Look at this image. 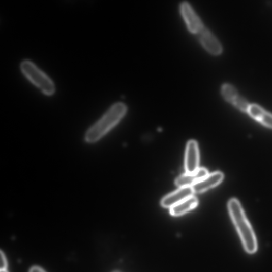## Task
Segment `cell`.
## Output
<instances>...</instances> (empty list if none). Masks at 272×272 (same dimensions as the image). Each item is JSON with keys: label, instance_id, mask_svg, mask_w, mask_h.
Instances as JSON below:
<instances>
[{"label": "cell", "instance_id": "obj_3", "mask_svg": "<svg viewBox=\"0 0 272 272\" xmlns=\"http://www.w3.org/2000/svg\"><path fill=\"white\" fill-rule=\"evenodd\" d=\"M20 69L25 77L46 96H52L56 92L53 80L34 63L25 60L21 62Z\"/></svg>", "mask_w": 272, "mask_h": 272}, {"label": "cell", "instance_id": "obj_1", "mask_svg": "<svg viewBox=\"0 0 272 272\" xmlns=\"http://www.w3.org/2000/svg\"><path fill=\"white\" fill-rule=\"evenodd\" d=\"M228 208L232 221L245 251L248 254H254L258 249L257 240L239 201L236 198H231L228 203Z\"/></svg>", "mask_w": 272, "mask_h": 272}, {"label": "cell", "instance_id": "obj_9", "mask_svg": "<svg viewBox=\"0 0 272 272\" xmlns=\"http://www.w3.org/2000/svg\"><path fill=\"white\" fill-rule=\"evenodd\" d=\"M192 187L180 188L178 191L165 196L161 200V206L165 208H171L185 199L193 196Z\"/></svg>", "mask_w": 272, "mask_h": 272}, {"label": "cell", "instance_id": "obj_10", "mask_svg": "<svg viewBox=\"0 0 272 272\" xmlns=\"http://www.w3.org/2000/svg\"><path fill=\"white\" fill-rule=\"evenodd\" d=\"M209 174L208 171L205 168L199 169L193 173H185L179 177L175 181L177 186L180 188L192 187L200 180Z\"/></svg>", "mask_w": 272, "mask_h": 272}, {"label": "cell", "instance_id": "obj_14", "mask_svg": "<svg viewBox=\"0 0 272 272\" xmlns=\"http://www.w3.org/2000/svg\"><path fill=\"white\" fill-rule=\"evenodd\" d=\"M29 272H45L42 268L39 266H34L32 267Z\"/></svg>", "mask_w": 272, "mask_h": 272}, {"label": "cell", "instance_id": "obj_6", "mask_svg": "<svg viewBox=\"0 0 272 272\" xmlns=\"http://www.w3.org/2000/svg\"><path fill=\"white\" fill-rule=\"evenodd\" d=\"M180 12L188 30L192 34L196 35L204 26L190 3L182 2Z\"/></svg>", "mask_w": 272, "mask_h": 272}, {"label": "cell", "instance_id": "obj_16", "mask_svg": "<svg viewBox=\"0 0 272 272\" xmlns=\"http://www.w3.org/2000/svg\"><path fill=\"white\" fill-rule=\"evenodd\" d=\"M113 272H121V271H120L119 270H115V271H113Z\"/></svg>", "mask_w": 272, "mask_h": 272}, {"label": "cell", "instance_id": "obj_12", "mask_svg": "<svg viewBox=\"0 0 272 272\" xmlns=\"http://www.w3.org/2000/svg\"><path fill=\"white\" fill-rule=\"evenodd\" d=\"M198 199L194 195L189 197L170 209V214L173 216H180L196 207Z\"/></svg>", "mask_w": 272, "mask_h": 272}, {"label": "cell", "instance_id": "obj_4", "mask_svg": "<svg viewBox=\"0 0 272 272\" xmlns=\"http://www.w3.org/2000/svg\"><path fill=\"white\" fill-rule=\"evenodd\" d=\"M203 48L210 55L218 56L223 52V47L215 35L205 26L195 35Z\"/></svg>", "mask_w": 272, "mask_h": 272}, {"label": "cell", "instance_id": "obj_13", "mask_svg": "<svg viewBox=\"0 0 272 272\" xmlns=\"http://www.w3.org/2000/svg\"><path fill=\"white\" fill-rule=\"evenodd\" d=\"M0 258H1V270L6 269L7 267V262L6 256L2 251H1Z\"/></svg>", "mask_w": 272, "mask_h": 272}, {"label": "cell", "instance_id": "obj_2", "mask_svg": "<svg viewBox=\"0 0 272 272\" xmlns=\"http://www.w3.org/2000/svg\"><path fill=\"white\" fill-rule=\"evenodd\" d=\"M127 111L126 105L121 102L113 105L100 119L87 131L84 137L86 143L94 144L99 141L123 119Z\"/></svg>", "mask_w": 272, "mask_h": 272}, {"label": "cell", "instance_id": "obj_11", "mask_svg": "<svg viewBox=\"0 0 272 272\" xmlns=\"http://www.w3.org/2000/svg\"><path fill=\"white\" fill-rule=\"evenodd\" d=\"M247 113L254 120L272 129V114L265 110L261 106L256 104H250Z\"/></svg>", "mask_w": 272, "mask_h": 272}, {"label": "cell", "instance_id": "obj_8", "mask_svg": "<svg viewBox=\"0 0 272 272\" xmlns=\"http://www.w3.org/2000/svg\"><path fill=\"white\" fill-rule=\"evenodd\" d=\"M224 178V175L221 172H216L208 174L192 186L194 193H204L220 184Z\"/></svg>", "mask_w": 272, "mask_h": 272}, {"label": "cell", "instance_id": "obj_5", "mask_svg": "<svg viewBox=\"0 0 272 272\" xmlns=\"http://www.w3.org/2000/svg\"><path fill=\"white\" fill-rule=\"evenodd\" d=\"M221 93L223 99L236 109L247 113L250 104L234 86L230 83L223 84Z\"/></svg>", "mask_w": 272, "mask_h": 272}, {"label": "cell", "instance_id": "obj_7", "mask_svg": "<svg viewBox=\"0 0 272 272\" xmlns=\"http://www.w3.org/2000/svg\"><path fill=\"white\" fill-rule=\"evenodd\" d=\"M185 167L187 173H193L199 169V151L197 142L189 141L187 144Z\"/></svg>", "mask_w": 272, "mask_h": 272}, {"label": "cell", "instance_id": "obj_15", "mask_svg": "<svg viewBox=\"0 0 272 272\" xmlns=\"http://www.w3.org/2000/svg\"><path fill=\"white\" fill-rule=\"evenodd\" d=\"M1 272H8L7 269H2L1 270Z\"/></svg>", "mask_w": 272, "mask_h": 272}]
</instances>
